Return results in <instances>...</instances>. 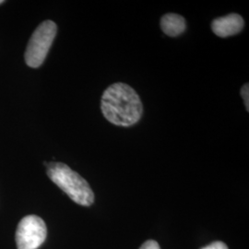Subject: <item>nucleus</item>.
<instances>
[{"mask_svg":"<svg viewBox=\"0 0 249 249\" xmlns=\"http://www.w3.org/2000/svg\"><path fill=\"white\" fill-rule=\"evenodd\" d=\"M101 109L110 123L121 126L138 123L143 114L142 103L139 94L132 87L122 82L114 83L105 90Z\"/></svg>","mask_w":249,"mask_h":249,"instance_id":"f257e3e1","label":"nucleus"},{"mask_svg":"<svg viewBox=\"0 0 249 249\" xmlns=\"http://www.w3.org/2000/svg\"><path fill=\"white\" fill-rule=\"evenodd\" d=\"M47 176L74 202L81 206H90L94 201V194L88 182L62 162H45Z\"/></svg>","mask_w":249,"mask_h":249,"instance_id":"f03ea898","label":"nucleus"},{"mask_svg":"<svg viewBox=\"0 0 249 249\" xmlns=\"http://www.w3.org/2000/svg\"><path fill=\"white\" fill-rule=\"evenodd\" d=\"M57 27L52 20H45L36 28L25 52V61L31 68H39L46 58L56 36Z\"/></svg>","mask_w":249,"mask_h":249,"instance_id":"7ed1b4c3","label":"nucleus"},{"mask_svg":"<svg viewBox=\"0 0 249 249\" xmlns=\"http://www.w3.org/2000/svg\"><path fill=\"white\" fill-rule=\"evenodd\" d=\"M47 235L45 223L36 215L21 219L16 231L18 249H37L45 242Z\"/></svg>","mask_w":249,"mask_h":249,"instance_id":"20e7f679","label":"nucleus"},{"mask_svg":"<svg viewBox=\"0 0 249 249\" xmlns=\"http://www.w3.org/2000/svg\"><path fill=\"white\" fill-rule=\"evenodd\" d=\"M245 25L239 14L231 13L227 16L217 18L212 23L214 34L219 37H228L239 34Z\"/></svg>","mask_w":249,"mask_h":249,"instance_id":"39448f33","label":"nucleus"},{"mask_svg":"<svg viewBox=\"0 0 249 249\" xmlns=\"http://www.w3.org/2000/svg\"><path fill=\"white\" fill-rule=\"evenodd\" d=\"M186 20L184 17L176 13H168L160 19V28L168 36L176 37L183 34L186 30Z\"/></svg>","mask_w":249,"mask_h":249,"instance_id":"423d86ee","label":"nucleus"},{"mask_svg":"<svg viewBox=\"0 0 249 249\" xmlns=\"http://www.w3.org/2000/svg\"><path fill=\"white\" fill-rule=\"evenodd\" d=\"M241 95L243 97L244 100V103H245V106L247 108V111H249V83H246L242 89H241Z\"/></svg>","mask_w":249,"mask_h":249,"instance_id":"0eeeda50","label":"nucleus"},{"mask_svg":"<svg viewBox=\"0 0 249 249\" xmlns=\"http://www.w3.org/2000/svg\"><path fill=\"white\" fill-rule=\"evenodd\" d=\"M201 249H228V247L221 241H216Z\"/></svg>","mask_w":249,"mask_h":249,"instance_id":"6e6552de","label":"nucleus"},{"mask_svg":"<svg viewBox=\"0 0 249 249\" xmlns=\"http://www.w3.org/2000/svg\"><path fill=\"white\" fill-rule=\"evenodd\" d=\"M140 249H160L159 244L154 240L146 241Z\"/></svg>","mask_w":249,"mask_h":249,"instance_id":"1a4fd4ad","label":"nucleus"},{"mask_svg":"<svg viewBox=\"0 0 249 249\" xmlns=\"http://www.w3.org/2000/svg\"><path fill=\"white\" fill-rule=\"evenodd\" d=\"M4 1H2V0H0V4H2Z\"/></svg>","mask_w":249,"mask_h":249,"instance_id":"9d476101","label":"nucleus"}]
</instances>
